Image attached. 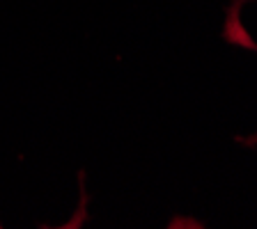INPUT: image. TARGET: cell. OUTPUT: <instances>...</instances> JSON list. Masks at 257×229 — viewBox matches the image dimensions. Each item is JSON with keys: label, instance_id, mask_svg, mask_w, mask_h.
<instances>
[{"label": "cell", "instance_id": "obj_1", "mask_svg": "<svg viewBox=\"0 0 257 229\" xmlns=\"http://www.w3.org/2000/svg\"><path fill=\"white\" fill-rule=\"evenodd\" d=\"M239 10H241V5L232 3L230 12H227V21H225V32H223V35H225V39H227L230 44H236V46H243V48H250V51H255V53H257V44H255V39H252L250 35L246 32L243 23H241ZM239 142L248 144V147H255V144H257V133L250 135V138H239Z\"/></svg>", "mask_w": 257, "mask_h": 229}, {"label": "cell", "instance_id": "obj_2", "mask_svg": "<svg viewBox=\"0 0 257 229\" xmlns=\"http://www.w3.org/2000/svg\"><path fill=\"white\" fill-rule=\"evenodd\" d=\"M234 3H236V5H243V3H246V0H234Z\"/></svg>", "mask_w": 257, "mask_h": 229}]
</instances>
